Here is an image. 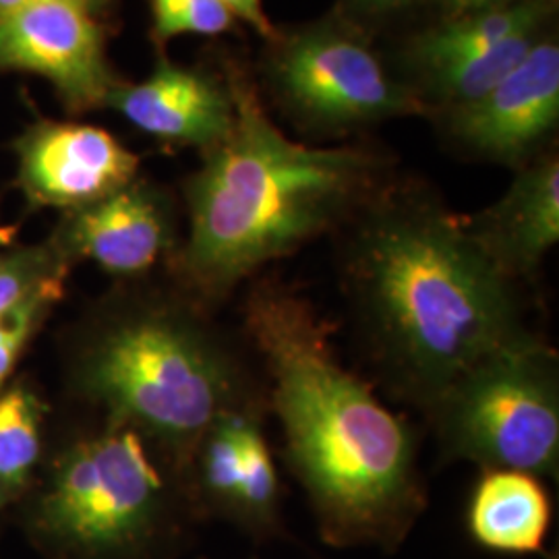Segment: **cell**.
Returning a JSON list of instances; mask_svg holds the SVG:
<instances>
[{
  "mask_svg": "<svg viewBox=\"0 0 559 559\" xmlns=\"http://www.w3.org/2000/svg\"><path fill=\"white\" fill-rule=\"evenodd\" d=\"M67 385L94 413L133 427L187 471L205 429L230 411H267V390L214 311L173 282L102 297L67 342Z\"/></svg>",
  "mask_w": 559,
  "mask_h": 559,
  "instance_id": "4",
  "label": "cell"
},
{
  "mask_svg": "<svg viewBox=\"0 0 559 559\" xmlns=\"http://www.w3.org/2000/svg\"><path fill=\"white\" fill-rule=\"evenodd\" d=\"M13 154L15 185L32 212H73L140 177V156L87 122L38 120L15 140Z\"/></svg>",
  "mask_w": 559,
  "mask_h": 559,
  "instance_id": "10",
  "label": "cell"
},
{
  "mask_svg": "<svg viewBox=\"0 0 559 559\" xmlns=\"http://www.w3.org/2000/svg\"><path fill=\"white\" fill-rule=\"evenodd\" d=\"M145 135L210 150L233 129L235 102L230 90L195 69L160 60L140 83H119L106 100Z\"/></svg>",
  "mask_w": 559,
  "mask_h": 559,
  "instance_id": "13",
  "label": "cell"
},
{
  "mask_svg": "<svg viewBox=\"0 0 559 559\" xmlns=\"http://www.w3.org/2000/svg\"><path fill=\"white\" fill-rule=\"evenodd\" d=\"M423 415L448 462L558 479L559 357L537 334L479 360Z\"/></svg>",
  "mask_w": 559,
  "mask_h": 559,
  "instance_id": "6",
  "label": "cell"
},
{
  "mask_svg": "<svg viewBox=\"0 0 559 559\" xmlns=\"http://www.w3.org/2000/svg\"><path fill=\"white\" fill-rule=\"evenodd\" d=\"M98 9L55 0L0 21V73L20 71L48 81L73 110L104 108L119 85Z\"/></svg>",
  "mask_w": 559,
  "mask_h": 559,
  "instance_id": "9",
  "label": "cell"
},
{
  "mask_svg": "<svg viewBox=\"0 0 559 559\" xmlns=\"http://www.w3.org/2000/svg\"><path fill=\"white\" fill-rule=\"evenodd\" d=\"M537 41L539 32H524L473 59L459 60L431 71L425 80L440 100L450 102L456 108L468 106L506 80L537 46Z\"/></svg>",
  "mask_w": 559,
  "mask_h": 559,
  "instance_id": "18",
  "label": "cell"
},
{
  "mask_svg": "<svg viewBox=\"0 0 559 559\" xmlns=\"http://www.w3.org/2000/svg\"><path fill=\"white\" fill-rule=\"evenodd\" d=\"M48 237L73 265L92 261L120 282L145 278L177 251L173 201L140 177L104 200L60 214Z\"/></svg>",
  "mask_w": 559,
  "mask_h": 559,
  "instance_id": "11",
  "label": "cell"
},
{
  "mask_svg": "<svg viewBox=\"0 0 559 559\" xmlns=\"http://www.w3.org/2000/svg\"><path fill=\"white\" fill-rule=\"evenodd\" d=\"M73 267L50 237L40 242L0 245V316L52 284H67Z\"/></svg>",
  "mask_w": 559,
  "mask_h": 559,
  "instance_id": "19",
  "label": "cell"
},
{
  "mask_svg": "<svg viewBox=\"0 0 559 559\" xmlns=\"http://www.w3.org/2000/svg\"><path fill=\"white\" fill-rule=\"evenodd\" d=\"M226 4V9L237 15L242 21H247L253 29H258V34L272 38L274 36V27L267 20L261 0H222Z\"/></svg>",
  "mask_w": 559,
  "mask_h": 559,
  "instance_id": "22",
  "label": "cell"
},
{
  "mask_svg": "<svg viewBox=\"0 0 559 559\" xmlns=\"http://www.w3.org/2000/svg\"><path fill=\"white\" fill-rule=\"evenodd\" d=\"M158 40L179 36H218L230 29L235 15L222 0H152Z\"/></svg>",
  "mask_w": 559,
  "mask_h": 559,
  "instance_id": "21",
  "label": "cell"
},
{
  "mask_svg": "<svg viewBox=\"0 0 559 559\" xmlns=\"http://www.w3.org/2000/svg\"><path fill=\"white\" fill-rule=\"evenodd\" d=\"M357 214L342 288L369 359L404 402L425 413L479 360L535 334L519 284L438 201L373 193Z\"/></svg>",
  "mask_w": 559,
  "mask_h": 559,
  "instance_id": "2",
  "label": "cell"
},
{
  "mask_svg": "<svg viewBox=\"0 0 559 559\" xmlns=\"http://www.w3.org/2000/svg\"><path fill=\"white\" fill-rule=\"evenodd\" d=\"M554 522V503L539 477L522 471H480L466 528L479 547L501 556H531L543 549Z\"/></svg>",
  "mask_w": 559,
  "mask_h": 559,
  "instance_id": "15",
  "label": "cell"
},
{
  "mask_svg": "<svg viewBox=\"0 0 559 559\" xmlns=\"http://www.w3.org/2000/svg\"><path fill=\"white\" fill-rule=\"evenodd\" d=\"M547 15L549 4L545 0H512L496 9L450 17L417 38L411 55L420 73L427 75L445 64L483 55L524 32H540Z\"/></svg>",
  "mask_w": 559,
  "mask_h": 559,
  "instance_id": "16",
  "label": "cell"
},
{
  "mask_svg": "<svg viewBox=\"0 0 559 559\" xmlns=\"http://www.w3.org/2000/svg\"><path fill=\"white\" fill-rule=\"evenodd\" d=\"M559 119V48L537 41L487 96L456 108L454 135L485 158L524 160Z\"/></svg>",
  "mask_w": 559,
  "mask_h": 559,
  "instance_id": "12",
  "label": "cell"
},
{
  "mask_svg": "<svg viewBox=\"0 0 559 559\" xmlns=\"http://www.w3.org/2000/svg\"><path fill=\"white\" fill-rule=\"evenodd\" d=\"M242 328L321 539L396 551L427 508L413 425L340 360L328 323L290 286L255 280L242 299Z\"/></svg>",
  "mask_w": 559,
  "mask_h": 559,
  "instance_id": "1",
  "label": "cell"
},
{
  "mask_svg": "<svg viewBox=\"0 0 559 559\" xmlns=\"http://www.w3.org/2000/svg\"><path fill=\"white\" fill-rule=\"evenodd\" d=\"M355 2L359 4L360 9L371 11V13H390V11L404 9L413 0H355Z\"/></svg>",
  "mask_w": 559,
  "mask_h": 559,
  "instance_id": "25",
  "label": "cell"
},
{
  "mask_svg": "<svg viewBox=\"0 0 559 559\" xmlns=\"http://www.w3.org/2000/svg\"><path fill=\"white\" fill-rule=\"evenodd\" d=\"M261 408L230 411L201 436L185 471L198 519L233 524L249 539L284 537L282 480Z\"/></svg>",
  "mask_w": 559,
  "mask_h": 559,
  "instance_id": "7",
  "label": "cell"
},
{
  "mask_svg": "<svg viewBox=\"0 0 559 559\" xmlns=\"http://www.w3.org/2000/svg\"><path fill=\"white\" fill-rule=\"evenodd\" d=\"M274 75L284 98L325 124H355L419 112L367 44L338 27H313L280 50Z\"/></svg>",
  "mask_w": 559,
  "mask_h": 559,
  "instance_id": "8",
  "label": "cell"
},
{
  "mask_svg": "<svg viewBox=\"0 0 559 559\" xmlns=\"http://www.w3.org/2000/svg\"><path fill=\"white\" fill-rule=\"evenodd\" d=\"M64 295L67 284H52L17 309L0 316V388L11 381L21 357L59 309Z\"/></svg>",
  "mask_w": 559,
  "mask_h": 559,
  "instance_id": "20",
  "label": "cell"
},
{
  "mask_svg": "<svg viewBox=\"0 0 559 559\" xmlns=\"http://www.w3.org/2000/svg\"><path fill=\"white\" fill-rule=\"evenodd\" d=\"M450 13V17H460V15H471L479 13L487 9H496L501 4H508L512 0H441Z\"/></svg>",
  "mask_w": 559,
  "mask_h": 559,
  "instance_id": "23",
  "label": "cell"
},
{
  "mask_svg": "<svg viewBox=\"0 0 559 559\" xmlns=\"http://www.w3.org/2000/svg\"><path fill=\"white\" fill-rule=\"evenodd\" d=\"M466 228L506 278H533L559 240L558 158L524 166L508 193Z\"/></svg>",
  "mask_w": 559,
  "mask_h": 559,
  "instance_id": "14",
  "label": "cell"
},
{
  "mask_svg": "<svg viewBox=\"0 0 559 559\" xmlns=\"http://www.w3.org/2000/svg\"><path fill=\"white\" fill-rule=\"evenodd\" d=\"M547 559H558V554H554V556H547Z\"/></svg>",
  "mask_w": 559,
  "mask_h": 559,
  "instance_id": "26",
  "label": "cell"
},
{
  "mask_svg": "<svg viewBox=\"0 0 559 559\" xmlns=\"http://www.w3.org/2000/svg\"><path fill=\"white\" fill-rule=\"evenodd\" d=\"M21 503L48 559H170L198 519L179 466L133 427L94 413L44 459Z\"/></svg>",
  "mask_w": 559,
  "mask_h": 559,
  "instance_id": "5",
  "label": "cell"
},
{
  "mask_svg": "<svg viewBox=\"0 0 559 559\" xmlns=\"http://www.w3.org/2000/svg\"><path fill=\"white\" fill-rule=\"evenodd\" d=\"M48 404L27 380L0 388V514L34 487L46 452Z\"/></svg>",
  "mask_w": 559,
  "mask_h": 559,
  "instance_id": "17",
  "label": "cell"
},
{
  "mask_svg": "<svg viewBox=\"0 0 559 559\" xmlns=\"http://www.w3.org/2000/svg\"><path fill=\"white\" fill-rule=\"evenodd\" d=\"M235 122L185 180L187 239L170 282L216 311L267 263L348 221L376 193L381 162L355 147L288 140L247 85L230 87Z\"/></svg>",
  "mask_w": 559,
  "mask_h": 559,
  "instance_id": "3",
  "label": "cell"
},
{
  "mask_svg": "<svg viewBox=\"0 0 559 559\" xmlns=\"http://www.w3.org/2000/svg\"><path fill=\"white\" fill-rule=\"evenodd\" d=\"M44 2H55V0H0V21L11 17V15H17L21 11H27L32 7H38ZM73 2H81V4H90L94 9H102V2L104 0H73Z\"/></svg>",
  "mask_w": 559,
  "mask_h": 559,
  "instance_id": "24",
  "label": "cell"
}]
</instances>
